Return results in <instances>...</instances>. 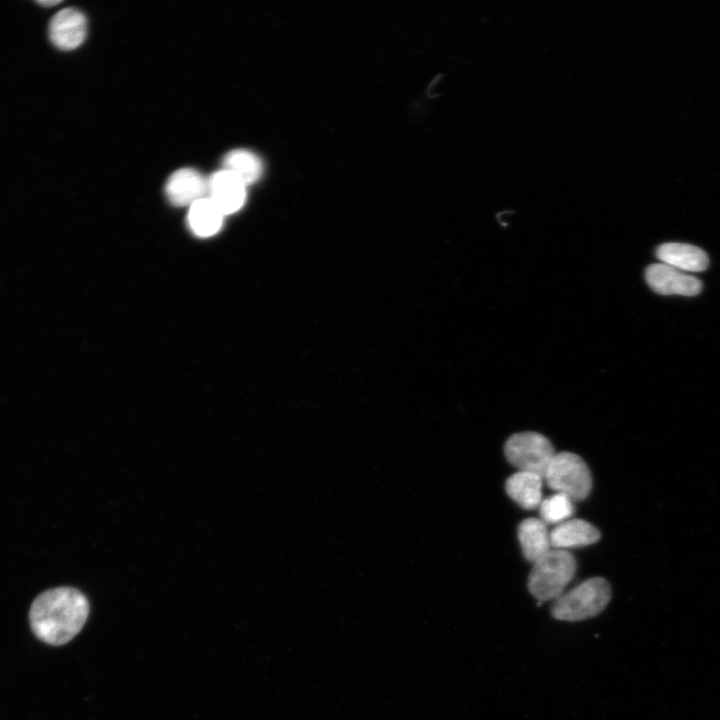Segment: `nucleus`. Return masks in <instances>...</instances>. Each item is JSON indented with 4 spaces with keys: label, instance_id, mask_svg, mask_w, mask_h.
I'll return each mask as SVG.
<instances>
[{
    "label": "nucleus",
    "instance_id": "obj_1",
    "mask_svg": "<svg viewBox=\"0 0 720 720\" xmlns=\"http://www.w3.org/2000/svg\"><path fill=\"white\" fill-rule=\"evenodd\" d=\"M89 614L85 595L72 587L49 589L35 598L29 620L34 634L50 645L72 640L84 626Z\"/></svg>",
    "mask_w": 720,
    "mask_h": 720
},
{
    "label": "nucleus",
    "instance_id": "obj_2",
    "mask_svg": "<svg viewBox=\"0 0 720 720\" xmlns=\"http://www.w3.org/2000/svg\"><path fill=\"white\" fill-rule=\"evenodd\" d=\"M575 557L567 550L552 548L533 563L528 576V590L539 602L555 600L576 572Z\"/></svg>",
    "mask_w": 720,
    "mask_h": 720
},
{
    "label": "nucleus",
    "instance_id": "obj_3",
    "mask_svg": "<svg viewBox=\"0 0 720 720\" xmlns=\"http://www.w3.org/2000/svg\"><path fill=\"white\" fill-rule=\"evenodd\" d=\"M612 596L609 582L602 577H593L556 598L551 606L553 618L576 622L600 614Z\"/></svg>",
    "mask_w": 720,
    "mask_h": 720
},
{
    "label": "nucleus",
    "instance_id": "obj_4",
    "mask_svg": "<svg viewBox=\"0 0 720 720\" xmlns=\"http://www.w3.org/2000/svg\"><path fill=\"white\" fill-rule=\"evenodd\" d=\"M543 479L555 492L564 493L573 501L587 498L592 489V476L585 461L572 452L555 453Z\"/></svg>",
    "mask_w": 720,
    "mask_h": 720
},
{
    "label": "nucleus",
    "instance_id": "obj_5",
    "mask_svg": "<svg viewBox=\"0 0 720 720\" xmlns=\"http://www.w3.org/2000/svg\"><path fill=\"white\" fill-rule=\"evenodd\" d=\"M504 453L518 471L532 472L542 477L555 455L549 439L531 431L511 435L504 445Z\"/></svg>",
    "mask_w": 720,
    "mask_h": 720
},
{
    "label": "nucleus",
    "instance_id": "obj_6",
    "mask_svg": "<svg viewBox=\"0 0 720 720\" xmlns=\"http://www.w3.org/2000/svg\"><path fill=\"white\" fill-rule=\"evenodd\" d=\"M645 279L651 289L661 295L695 296L702 289L698 278L663 263L650 265Z\"/></svg>",
    "mask_w": 720,
    "mask_h": 720
},
{
    "label": "nucleus",
    "instance_id": "obj_7",
    "mask_svg": "<svg viewBox=\"0 0 720 720\" xmlns=\"http://www.w3.org/2000/svg\"><path fill=\"white\" fill-rule=\"evenodd\" d=\"M87 20L76 8H65L54 15L49 26L52 43L59 49L72 50L85 40Z\"/></svg>",
    "mask_w": 720,
    "mask_h": 720
},
{
    "label": "nucleus",
    "instance_id": "obj_8",
    "mask_svg": "<svg viewBox=\"0 0 720 720\" xmlns=\"http://www.w3.org/2000/svg\"><path fill=\"white\" fill-rule=\"evenodd\" d=\"M207 197L225 215L238 211L246 200V185L222 169L208 178Z\"/></svg>",
    "mask_w": 720,
    "mask_h": 720
},
{
    "label": "nucleus",
    "instance_id": "obj_9",
    "mask_svg": "<svg viewBox=\"0 0 720 720\" xmlns=\"http://www.w3.org/2000/svg\"><path fill=\"white\" fill-rule=\"evenodd\" d=\"M208 179L193 168H181L167 180L165 192L175 206H191L207 197Z\"/></svg>",
    "mask_w": 720,
    "mask_h": 720
},
{
    "label": "nucleus",
    "instance_id": "obj_10",
    "mask_svg": "<svg viewBox=\"0 0 720 720\" xmlns=\"http://www.w3.org/2000/svg\"><path fill=\"white\" fill-rule=\"evenodd\" d=\"M600 537V531L583 519H568L550 531L552 548L562 550L594 544Z\"/></svg>",
    "mask_w": 720,
    "mask_h": 720
},
{
    "label": "nucleus",
    "instance_id": "obj_11",
    "mask_svg": "<svg viewBox=\"0 0 720 720\" xmlns=\"http://www.w3.org/2000/svg\"><path fill=\"white\" fill-rule=\"evenodd\" d=\"M656 256L663 264L685 272L703 271L709 263L702 249L685 243L662 244L657 248Z\"/></svg>",
    "mask_w": 720,
    "mask_h": 720
},
{
    "label": "nucleus",
    "instance_id": "obj_12",
    "mask_svg": "<svg viewBox=\"0 0 720 720\" xmlns=\"http://www.w3.org/2000/svg\"><path fill=\"white\" fill-rule=\"evenodd\" d=\"M543 477L536 473L518 471L507 478L505 489L509 497L526 510L538 508L542 501Z\"/></svg>",
    "mask_w": 720,
    "mask_h": 720
},
{
    "label": "nucleus",
    "instance_id": "obj_13",
    "mask_svg": "<svg viewBox=\"0 0 720 720\" xmlns=\"http://www.w3.org/2000/svg\"><path fill=\"white\" fill-rule=\"evenodd\" d=\"M518 539L525 559L532 563L552 549L547 524L538 518H526L519 524Z\"/></svg>",
    "mask_w": 720,
    "mask_h": 720
},
{
    "label": "nucleus",
    "instance_id": "obj_14",
    "mask_svg": "<svg viewBox=\"0 0 720 720\" xmlns=\"http://www.w3.org/2000/svg\"><path fill=\"white\" fill-rule=\"evenodd\" d=\"M223 218L224 214L208 197L196 201L189 207L188 224L200 237L216 234L222 226Z\"/></svg>",
    "mask_w": 720,
    "mask_h": 720
},
{
    "label": "nucleus",
    "instance_id": "obj_15",
    "mask_svg": "<svg viewBox=\"0 0 720 720\" xmlns=\"http://www.w3.org/2000/svg\"><path fill=\"white\" fill-rule=\"evenodd\" d=\"M223 169L233 174L246 186L257 181L263 171L259 157L246 149L228 152L223 159Z\"/></svg>",
    "mask_w": 720,
    "mask_h": 720
},
{
    "label": "nucleus",
    "instance_id": "obj_16",
    "mask_svg": "<svg viewBox=\"0 0 720 720\" xmlns=\"http://www.w3.org/2000/svg\"><path fill=\"white\" fill-rule=\"evenodd\" d=\"M573 500L564 493L555 492L542 499L539 505L541 520L546 524H559L568 520L574 512Z\"/></svg>",
    "mask_w": 720,
    "mask_h": 720
},
{
    "label": "nucleus",
    "instance_id": "obj_17",
    "mask_svg": "<svg viewBox=\"0 0 720 720\" xmlns=\"http://www.w3.org/2000/svg\"><path fill=\"white\" fill-rule=\"evenodd\" d=\"M38 4L43 6H54L60 3V1H37Z\"/></svg>",
    "mask_w": 720,
    "mask_h": 720
}]
</instances>
